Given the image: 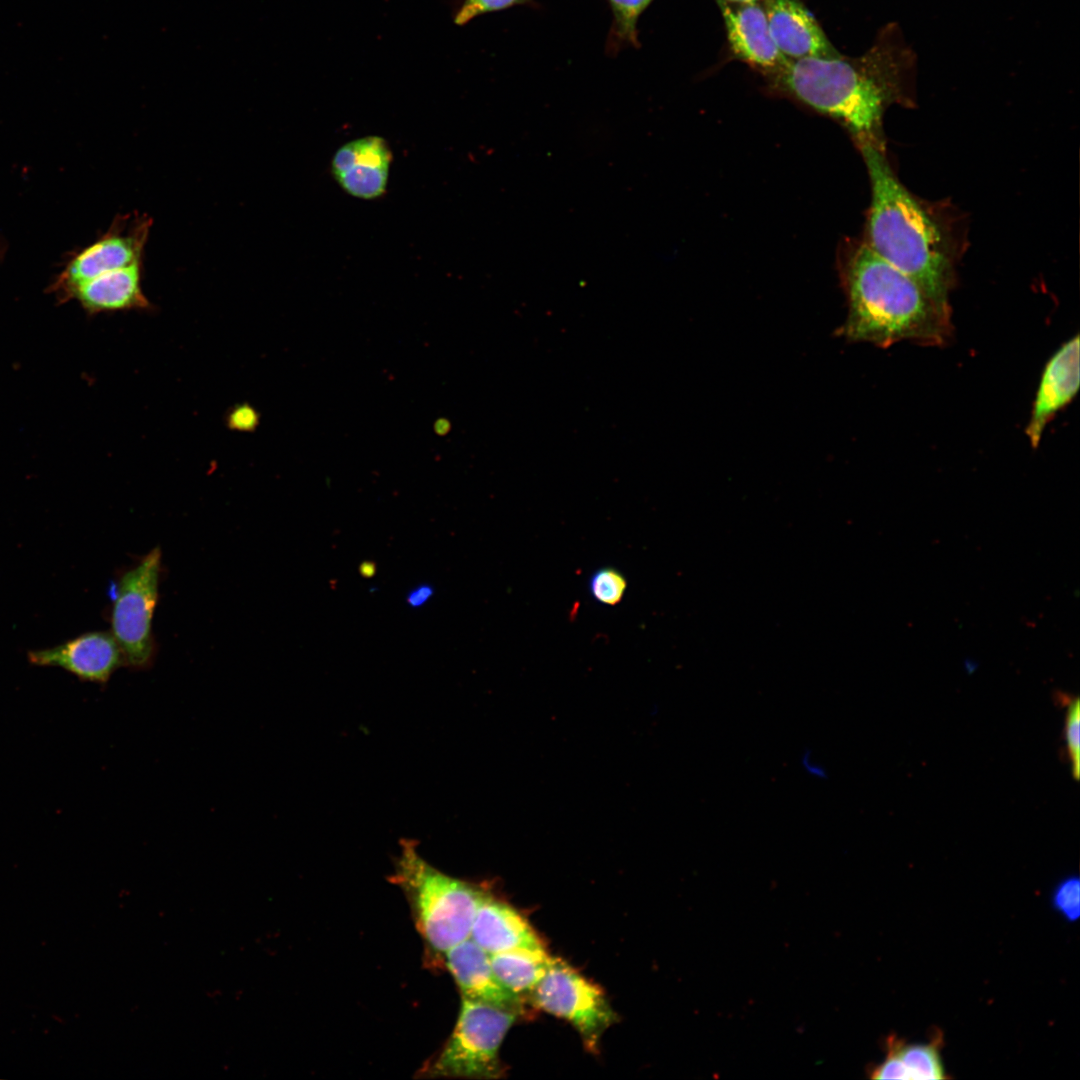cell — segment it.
Here are the masks:
<instances>
[{
    "label": "cell",
    "mask_w": 1080,
    "mask_h": 1080,
    "mask_svg": "<svg viewBox=\"0 0 1080 1080\" xmlns=\"http://www.w3.org/2000/svg\"><path fill=\"white\" fill-rule=\"evenodd\" d=\"M911 55L887 29L864 55L803 58L787 63L768 80L777 89L845 126L857 143L881 142L889 104L903 97Z\"/></svg>",
    "instance_id": "obj_1"
},
{
    "label": "cell",
    "mask_w": 1080,
    "mask_h": 1080,
    "mask_svg": "<svg viewBox=\"0 0 1080 1080\" xmlns=\"http://www.w3.org/2000/svg\"><path fill=\"white\" fill-rule=\"evenodd\" d=\"M848 315L838 330L853 342L887 348L901 341L939 346L952 335L949 304L892 266L865 243L846 272Z\"/></svg>",
    "instance_id": "obj_2"
},
{
    "label": "cell",
    "mask_w": 1080,
    "mask_h": 1080,
    "mask_svg": "<svg viewBox=\"0 0 1080 1080\" xmlns=\"http://www.w3.org/2000/svg\"><path fill=\"white\" fill-rule=\"evenodd\" d=\"M859 147L871 183L865 244L935 299L949 304L953 269L943 231L894 175L883 146L863 143Z\"/></svg>",
    "instance_id": "obj_3"
},
{
    "label": "cell",
    "mask_w": 1080,
    "mask_h": 1080,
    "mask_svg": "<svg viewBox=\"0 0 1080 1080\" xmlns=\"http://www.w3.org/2000/svg\"><path fill=\"white\" fill-rule=\"evenodd\" d=\"M390 880L407 899L429 961L443 965L447 951L470 938L477 908L487 889L434 867L422 857L412 839L400 841Z\"/></svg>",
    "instance_id": "obj_4"
},
{
    "label": "cell",
    "mask_w": 1080,
    "mask_h": 1080,
    "mask_svg": "<svg viewBox=\"0 0 1080 1080\" xmlns=\"http://www.w3.org/2000/svg\"><path fill=\"white\" fill-rule=\"evenodd\" d=\"M519 1015L463 998L457 1021L439 1051L417 1071L424 1079H497L504 1075L500 1047Z\"/></svg>",
    "instance_id": "obj_5"
},
{
    "label": "cell",
    "mask_w": 1080,
    "mask_h": 1080,
    "mask_svg": "<svg viewBox=\"0 0 1080 1080\" xmlns=\"http://www.w3.org/2000/svg\"><path fill=\"white\" fill-rule=\"evenodd\" d=\"M161 550L152 549L111 586L112 635L124 658L134 670L151 666L155 657L152 619L158 601Z\"/></svg>",
    "instance_id": "obj_6"
},
{
    "label": "cell",
    "mask_w": 1080,
    "mask_h": 1080,
    "mask_svg": "<svg viewBox=\"0 0 1080 1080\" xmlns=\"http://www.w3.org/2000/svg\"><path fill=\"white\" fill-rule=\"evenodd\" d=\"M530 994L537 1008L571 1024L591 1053L598 1052L603 1034L617 1021L601 987L559 958H552Z\"/></svg>",
    "instance_id": "obj_7"
},
{
    "label": "cell",
    "mask_w": 1080,
    "mask_h": 1080,
    "mask_svg": "<svg viewBox=\"0 0 1080 1080\" xmlns=\"http://www.w3.org/2000/svg\"><path fill=\"white\" fill-rule=\"evenodd\" d=\"M152 218L138 212L118 216L107 233L81 251L63 273L64 288L72 295L93 278L143 262Z\"/></svg>",
    "instance_id": "obj_8"
},
{
    "label": "cell",
    "mask_w": 1080,
    "mask_h": 1080,
    "mask_svg": "<svg viewBox=\"0 0 1080 1080\" xmlns=\"http://www.w3.org/2000/svg\"><path fill=\"white\" fill-rule=\"evenodd\" d=\"M716 1L732 55L767 78L778 72L787 60L771 38L762 2Z\"/></svg>",
    "instance_id": "obj_9"
},
{
    "label": "cell",
    "mask_w": 1080,
    "mask_h": 1080,
    "mask_svg": "<svg viewBox=\"0 0 1080 1080\" xmlns=\"http://www.w3.org/2000/svg\"><path fill=\"white\" fill-rule=\"evenodd\" d=\"M31 664L59 667L80 680L105 685L124 665L121 649L107 632H88L60 645L28 652Z\"/></svg>",
    "instance_id": "obj_10"
},
{
    "label": "cell",
    "mask_w": 1080,
    "mask_h": 1080,
    "mask_svg": "<svg viewBox=\"0 0 1080 1080\" xmlns=\"http://www.w3.org/2000/svg\"><path fill=\"white\" fill-rule=\"evenodd\" d=\"M391 162L392 153L385 139L365 136L337 149L331 161V171L345 192L359 199L371 200L385 193Z\"/></svg>",
    "instance_id": "obj_11"
},
{
    "label": "cell",
    "mask_w": 1080,
    "mask_h": 1080,
    "mask_svg": "<svg viewBox=\"0 0 1080 1080\" xmlns=\"http://www.w3.org/2000/svg\"><path fill=\"white\" fill-rule=\"evenodd\" d=\"M1079 337L1062 344L1046 363L1025 433L1037 448L1046 426L1075 397L1080 383Z\"/></svg>",
    "instance_id": "obj_12"
},
{
    "label": "cell",
    "mask_w": 1080,
    "mask_h": 1080,
    "mask_svg": "<svg viewBox=\"0 0 1080 1080\" xmlns=\"http://www.w3.org/2000/svg\"><path fill=\"white\" fill-rule=\"evenodd\" d=\"M443 966L453 977L463 998L493 1005L526 1016L522 998L506 989L496 977L490 955L468 938L452 947Z\"/></svg>",
    "instance_id": "obj_13"
},
{
    "label": "cell",
    "mask_w": 1080,
    "mask_h": 1080,
    "mask_svg": "<svg viewBox=\"0 0 1080 1080\" xmlns=\"http://www.w3.org/2000/svg\"><path fill=\"white\" fill-rule=\"evenodd\" d=\"M771 38L787 61L831 57L839 52L798 0H761Z\"/></svg>",
    "instance_id": "obj_14"
},
{
    "label": "cell",
    "mask_w": 1080,
    "mask_h": 1080,
    "mask_svg": "<svg viewBox=\"0 0 1080 1080\" xmlns=\"http://www.w3.org/2000/svg\"><path fill=\"white\" fill-rule=\"evenodd\" d=\"M470 938L489 955L516 948L545 947L529 921L488 890L477 908Z\"/></svg>",
    "instance_id": "obj_15"
},
{
    "label": "cell",
    "mask_w": 1080,
    "mask_h": 1080,
    "mask_svg": "<svg viewBox=\"0 0 1080 1080\" xmlns=\"http://www.w3.org/2000/svg\"><path fill=\"white\" fill-rule=\"evenodd\" d=\"M143 262L103 273L73 292L89 313L146 310L151 303L142 290Z\"/></svg>",
    "instance_id": "obj_16"
},
{
    "label": "cell",
    "mask_w": 1080,
    "mask_h": 1080,
    "mask_svg": "<svg viewBox=\"0 0 1080 1080\" xmlns=\"http://www.w3.org/2000/svg\"><path fill=\"white\" fill-rule=\"evenodd\" d=\"M552 958L545 947L516 948L490 955L498 980L519 997L533 991L545 975Z\"/></svg>",
    "instance_id": "obj_17"
},
{
    "label": "cell",
    "mask_w": 1080,
    "mask_h": 1080,
    "mask_svg": "<svg viewBox=\"0 0 1080 1080\" xmlns=\"http://www.w3.org/2000/svg\"><path fill=\"white\" fill-rule=\"evenodd\" d=\"M887 1048L902 1063L908 1080L946 1078L938 1039L930 1044H906L903 1040L893 1037L888 1039Z\"/></svg>",
    "instance_id": "obj_18"
},
{
    "label": "cell",
    "mask_w": 1080,
    "mask_h": 1080,
    "mask_svg": "<svg viewBox=\"0 0 1080 1080\" xmlns=\"http://www.w3.org/2000/svg\"><path fill=\"white\" fill-rule=\"evenodd\" d=\"M613 16V32L617 40L638 46L636 24L652 0H608Z\"/></svg>",
    "instance_id": "obj_19"
},
{
    "label": "cell",
    "mask_w": 1080,
    "mask_h": 1080,
    "mask_svg": "<svg viewBox=\"0 0 1080 1080\" xmlns=\"http://www.w3.org/2000/svg\"><path fill=\"white\" fill-rule=\"evenodd\" d=\"M627 589L625 576L614 567H602L590 577L589 590L597 602L615 606L620 603Z\"/></svg>",
    "instance_id": "obj_20"
},
{
    "label": "cell",
    "mask_w": 1080,
    "mask_h": 1080,
    "mask_svg": "<svg viewBox=\"0 0 1080 1080\" xmlns=\"http://www.w3.org/2000/svg\"><path fill=\"white\" fill-rule=\"evenodd\" d=\"M1066 704L1064 734L1068 758L1074 778L1080 773V704L1077 697L1061 696Z\"/></svg>",
    "instance_id": "obj_21"
},
{
    "label": "cell",
    "mask_w": 1080,
    "mask_h": 1080,
    "mask_svg": "<svg viewBox=\"0 0 1080 1080\" xmlns=\"http://www.w3.org/2000/svg\"><path fill=\"white\" fill-rule=\"evenodd\" d=\"M1052 905L1056 912L1069 922L1079 918L1080 881L1077 876H1068L1056 885L1052 893Z\"/></svg>",
    "instance_id": "obj_22"
},
{
    "label": "cell",
    "mask_w": 1080,
    "mask_h": 1080,
    "mask_svg": "<svg viewBox=\"0 0 1080 1080\" xmlns=\"http://www.w3.org/2000/svg\"><path fill=\"white\" fill-rule=\"evenodd\" d=\"M528 1L530 0H465L456 14L455 23L464 25L478 15L502 10Z\"/></svg>",
    "instance_id": "obj_23"
},
{
    "label": "cell",
    "mask_w": 1080,
    "mask_h": 1080,
    "mask_svg": "<svg viewBox=\"0 0 1080 1080\" xmlns=\"http://www.w3.org/2000/svg\"><path fill=\"white\" fill-rule=\"evenodd\" d=\"M260 416L257 410L247 403L234 406L227 415L226 421L230 429L240 432H253L259 424Z\"/></svg>",
    "instance_id": "obj_24"
},
{
    "label": "cell",
    "mask_w": 1080,
    "mask_h": 1080,
    "mask_svg": "<svg viewBox=\"0 0 1080 1080\" xmlns=\"http://www.w3.org/2000/svg\"><path fill=\"white\" fill-rule=\"evenodd\" d=\"M799 765L802 771L810 778L824 781L829 777L827 767L814 755L809 748L804 749L799 756Z\"/></svg>",
    "instance_id": "obj_25"
},
{
    "label": "cell",
    "mask_w": 1080,
    "mask_h": 1080,
    "mask_svg": "<svg viewBox=\"0 0 1080 1080\" xmlns=\"http://www.w3.org/2000/svg\"><path fill=\"white\" fill-rule=\"evenodd\" d=\"M434 589L429 584H422L411 590L406 597L407 604L412 608L425 605L433 596Z\"/></svg>",
    "instance_id": "obj_26"
},
{
    "label": "cell",
    "mask_w": 1080,
    "mask_h": 1080,
    "mask_svg": "<svg viewBox=\"0 0 1080 1080\" xmlns=\"http://www.w3.org/2000/svg\"><path fill=\"white\" fill-rule=\"evenodd\" d=\"M449 426H450V424H449V422H448V421H447L446 419H439V420H438V421H437V422L435 423V425H434V429H435V432H436L437 434H439V435H443V434H446V433H448V431H449Z\"/></svg>",
    "instance_id": "obj_27"
},
{
    "label": "cell",
    "mask_w": 1080,
    "mask_h": 1080,
    "mask_svg": "<svg viewBox=\"0 0 1080 1080\" xmlns=\"http://www.w3.org/2000/svg\"><path fill=\"white\" fill-rule=\"evenodd\" d=\"M723 1H728V2H752V1H761V0H723Z\"/></svg>",
    "instance_id": "obj_28"
}]
</instances>
